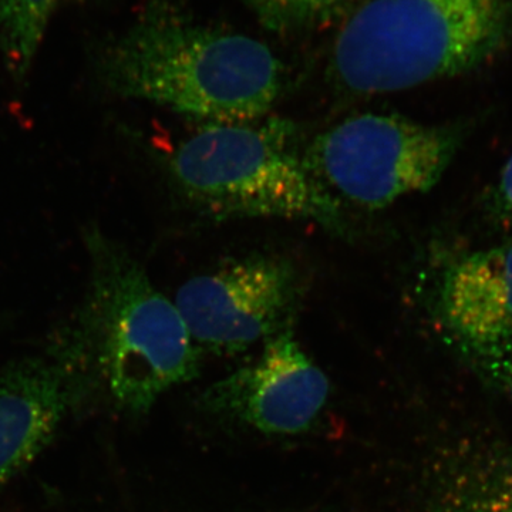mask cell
I'll use <instances>...</instances> for the list:
<instances>
[{
	"mask_svg": "<svg viewBox=\"0 0 512 512\" xmlns=\"http://www.w3.org/2000/svg\"><path fill=\"white\" fill-rule=\"evenodd\" d=\"M443 512H512V458L480 453L457 463L446 481Z\"/></svg>",
	"mask_w": 512,
	"mask_h": 512,
	"instance_id": "10",
	"label": "cell"
},
{
	"mask_svg": "<svg viewBox=\"0 0 512 512\" xmlns=\"http://www.w3.org/2000/svg\"><path fill=\"white\" fill-rule=\"evenodd\" d=\"M86 245L89 285L64 349L92 355L113 399L127 412L146 413L198 376L201 349L175 302L126 249L96 229Z\"/></svg>",
	"mask_w": 512,
	"mask_h": 512,
	"instance_id": "2",
	"label": "cell"
},
{
	"mask_svg": "<svg viewBox=\"0 0 512 512\" xmlns=\"http://www.w3.org/2000/svg\"><path fill=\"white\" fill-rule=\"evenodd\" d=\"M329 392L328 376L286 330L266 340L255 362L212 383L200 399L212 416L262 434L293 436L316 423Z\"/></svg>",
	"mask_w": 512,
	"mask_h": 512,
	"instance_id": "7",
	"label": "cell"
},
{
	"mask_svg": "<svg viewBox=\"0 0 512 512\" xmlns=\"http://www.w3.org/2000/svg\"><path fill=\"white\" fill-rule=\"evenodd\" d=\"M500 195L503 205L512 214V156L505 164L500 181Z\"/></svg>",
	"mask_w": 512,
	"mask_h": 512,
	"instance_id": "14",
	"label": "cell"
},
{
	"mask_svg": "<svg viewBox=\"0 0 512 512\" xmlns=\"http://www.w3.org/2000/svg\"><path fill=\"white\" fill-rule=\"evenodd\" d=\"M301 299L296 265L258 254L194 276L174 302L198 348L232 355L291 330Z\"/></svg>",
	"mask_w": 512,
	"mask_h": 512,
	"instance_id": "6",
	"label": "cell"
},
{
	"mask_svg": "<svg viewBox=\"0 0 512 512\" xmlns=\"http://www.w3.org/2000/svg\"><path fill=\"white\" fill-rule=\"evenodd\" d=\"M477 362L512 399V349H470Z\"/></svg>",
	"mask_w": 512,
	"mask_h": 512,
	"instance_id": "13",
	"label": "cell"
},
{
	"mask_svg": "<svg viewBox=\"0 0 512 512\" xmlns=\"http://www.w3.org/2000/svg\"><path fill=\"white\" fill-rule=\"evenodd\" d=\"M439 308L468 349H512V244L451 265L440 284Z\"/></svg>",
	"mask_w": 512,
	"mask_h": 512,
	"instance_id": "9",
	"label": "cell"
},
{
	"mask_svg": "<svg viewBox=\"0 0 512 512\" xmlns=\"http://www.w3.org/2000/svg\"><path fill=\"white\" fill-rule=\"evenodd\" d=\"M457 144L451 128L366 113L319 134L306 161L336 200L380 210L430 191L446 173Z\"/></svg>",
	"mask_w": 512,
	"mask_h": 512,
	"instance_id": "5",
	"label": "cell"
},
{
	"mask_svg": "<svg viewBox=\"0 0 512 512\" xmlns=\"http://www.w3.org/2000/svg\"><path fill=\"white\" fill-rule=\"evenodd\" d=\"M62 0H0V53L10 74L25 79Z\"/></svg>",
	"mask_w": 512,
	"mask_h": 512,
	"instance_id": "11",
	"label": "cell"
},
{
	"mask_svg": "<svg viewBox=\"0 0 512 512\" xmlns=\"http://www.w3.org/2000/svg\"><path fill=\"white\" fill-rule=\"evenodd\" d=\"M512 33V0H367L340 30L333 80L355 96L476 69Z\"/></svg>",
	"mask_w": 512,
	"mask_h": 512,
	"instance_id": "3",
	"label": "cell"
},
{
	"mask_svg": "<svg viewBox=\"0 0 512 512\" xmlns=\"http://www.w3.org/2000/svg\"><path fill=\"white\" fill-rule=\"evenodd\" d=\"M104 86L208 121L252 123L275 106L284 67L252 37L194 25L164 10L147 13L101 55Z\"/></svg>",
	"mask_w": 512,
	"mask_h": 512,
	"instance_id": "1",
	"label": "cell"
},
{
	"mask_svg": "<svg viewBox=\"0 0 512 512\" xmlns=\"http://www.w3.org/2000/svg\"><path fill=\"white\" fill-rule=\"evenodd\" d=\"M70 359L28 357L0 373V490L55 437L73 397Z\"/></svg>",
	"mask_w": 512,
	"mask_h": 512,
	"instance_id": "8",
	"label": "cell"
},
{
	"mask_svg": "<svg viewBox=\"0 0 512 512\" xmlns=\"http://www.w3.org/2000/svg\"><path fill=\"white\" fill-rule=\"evenodd\" d=\"M188 200L218 218H286L346 231L345 215L285 123L207 124L168 158Z\"/></svg>",
	"mask_w": 512,
	"mask_h": 512,
	"instance_id": "4",
	"label": "cell"
},
{
	"mask_svg": "<svg viewBox=\"0 0 512 512\" xmlns=\"http://www.w3.org/2000/svg\"><path fill=\"white\" fill-rule=\"evenodd\" d=\"M265 26L275 30L312 28L335 19L355 0H245Z\"/></svg>",
	"mask_w": 512,
	"mask_h": 512,
	"instance_id": "12",
	"label": "cell"
}]
</instances>
